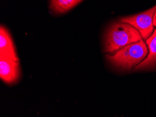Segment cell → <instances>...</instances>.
I'll use <instances>...</instances> for the list:
<instances>
[{
    "label": "cell",
    "instance_id": "cell-4",
    "mask_svg": "<svg viewBox=\"0 0 156 117\" xmlns=\"http://www.w3.org/2000/svg\"><path fill=\"white\" fill-rule=\"evenodd\" d=\"M0 77L7 84L16 83L20 77V63L18 61L5 56H0Z\"/></svg>",
    "mask_w": 156,
    "mask_h": 117
},
{
    "label": "cell",
    "instance_id": "cell-6",
    "mask_svg": "<svg viewBox=\"0 0 156 117\" xmlns=\"http://www.w3.org/2000/svg\"><path fill=\"white\" fill-rule=\"evenodd\" d=\"M148 49L146 58L135 68L136 71L153 70L156 68V29L152 35L146 41Z\"/></svg>",
    "mask_w": 156,
    "mask_h": 117
},
{
    "label": "cell",
    "instance_id": "cell-8",
    "mask_svg": "<svg viewBox=\"0 0 156 117\" xmlns=\"http://www.w3.org/2000/svg\"><path fill=\"white\" fill-rule=\"evenodd\" d=\"M153 25H154L155 27H156V12L154 16V18H153Z\"/></svg>",
    "mask_w": 156,
    "mask_h": 117
},
{
    "label": "cell",
    "instance_id": "cell-5",
    "mask_svg": "<svg viewBox=\"0 0 156 117\" xmlns=\"http://www.w3.org/2000/svg\"><path fill=\"white\" fill-rule=\"evenodd\" d=\"M12 38L8 30L3 25L0 27V56H5L19 62Z\"/></svg>",
    "mask_w": 156,
    "mask_h": 117
},
{
    "label": "cell",
    "instance_id": "cell-7",
    "mask_svg": "<svg viewBox=\"0 0 156 117\" xmlns=\"http://www.w3.org/2000/svg\"><path fill=\"white\" fill-rule=\"evenodd\" d=\"M83 0H51V9L55 13H64L78 5Z\"/></svg>",
    "mask_w": 156,
    "mask_h": 117
},
{
    "label": "cell",
    "instance_id": "cell-3",
    "mask_svg": "<svg viewBox=\"0 0 156 117\" xmlns=\"http://www.w3.org/2000/svg\"><path fill=\"white\" fill-rule=\"evenodd\" d=\"M156 12V5L148 10L136 14V15L125 16L120 18V21L129 23L137 30L143 39L147 40L154 32L153 18Z\"/></svg>",
    "mask_w": 156,
    "mask_h": 117
},
{
    "label": "cell",
    "instance_id": "cell-2",
    "mask_svg": "<svg viewBox=\"0 0 156 117\" xmlns=\"http://www.w3.org/2000/svg\"><path fill=\"white\" fill-rule=\"evenodd\" d=\"M148 49L144 39L133 43L114 53L106 54L108 61L115 68L122 70H133L146 58Z\"/></svg>",
    "mask_w": 156,
    "mask_h": 117
},
{
    "label": "cell",
    "instance_id": "cell-1",
    "mask_svg": "<svg viewBox=\"0 0 156 117\" xmlns=\"http://www.w3.org/2000/svg\"><path fill=\"white\" fill-rule=\"evenodd\" d=\"M140 32L130 24L117 21L106 30L105 35V52L112 54L125 46L142 40Z\"/></svg>",
    "mask_w": 156,
    "mask_h": 117
}]
</instances>
